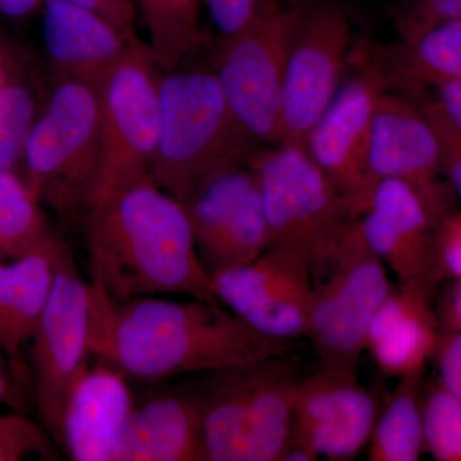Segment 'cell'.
<instances>
[{"label":"cell","mask_w":461,"mask_h":461,"mask_svg":"<svg viewBox=\"0 0 461 461\" xmlns=\"http://www.w3.org/2000/svg\"><path fill=\"white\" fill-rule=\"evenodd\" d=\"M91 290V357L124 377L156 382L203 375L288 350L290 342L263 336L218 302L153 296L118 302L94 285Z\"/></svg>","instance_id":"cell-1"},{"label":"cell","mask_w":461,"mask_h":461,"mask_svg":"<svg viewBox=\"0 0 461 461\" xmlns=\"http://www.w3.org/2000/svg\"><path fill=\"white\" fill-rule=\"evenodd\" d=\"M80 221L91 285L111 299L178 294L218 302L186 209L153 180L98 200Z\"/></svg>","instance_id":"cell-2"},{"label":"cell","mask_w":461,"mask_h":461,"mask_svg":"<svg viewBox=\"0 0 461 461\" xmlns=\"http://www.w3.org/2000/svg\"><path fill=\"white\" fill-rule=\"evenodd\" d=\"M159 124L151 180L184 203L215 173L247 163L257 144L240 124L212 69L158 75Z\"/></svg>","instance_id":"cell-3"},{"label":"cell","mask_w":461,"mask_h":461,"mask_svg":"<svg viewBox=\"0 0 461 461\" xmlns=\"http://www.w3.org/2000/svg\"><path fill=\"white\" fill-rule=\"evenodd\" d=\"M187 388L202 412L208 461H282L303 375L278 357L203 373Z\"/></svg>","instance_id":"cell-4"},{"label":"cell","mask_w":461,"mask_h":461,"mask_svg":"<svg viewBox=\"0 0 461 461\" xmlns=\"http://www.w3.org/2000/svg\"><path fill=\"white\" fill-rule=\"evenodd\" d=\"M269 230V247L286 249L320 277L339 256L359 213L326 177L302 144L281 141L254 153Z\"/></svg>","instance_id":"cell-5"},{"label":"cell","mask_w":461,"mask_h":461,"mask_svg":"<svg viewBox=\"0 0 461 461\" xmlns=\"http://www.w3.org/2000/svg\"><path fill=\"white\" fill-rule=\"evenodd\" d=\"M99 160L98 85L58 81L27 139L23 178L42 205L81 220L93 202Z\"/></svg>","instance_id":"cell-6"},{"label":"cell","mask_w":461,"mask_h":461,"mask_svg":"<svg viewBox=\"0 0 461 461\" xmlns=\"http://www.w3.org/2000/svg\"><path fill=\"white\" fill-rule=\"evenodd\" d=\"M156 69L148 47L136 41L98 85L100 160L91 204L151 180L159 124Z\"/></svg>","instance_id":"cell-7"},{"label":"cell","mask_w":461,"mask_h":461,"mask_svg":"<svg viewBox=\"0 0 461 461\" xmlns=\"http://www.w3.org/2000/svg\"><path fill=\"white\" fill-rule=\"evenodd\" d=\"M288 2L282 141L303 145L348 78L354 26L348 9L338 0Z\"/></svg>","instance_id":"cell-8"},{"label":"cell","mask_w":461,"mask_h":461,"mask_svg":"<svg viewBox=\"0 0 461 461\" xmlns=\"http://www.w3.org/2000/svg\"><path fill=\"white\" fill-rule=\"evenodd\" d=\"M290 21L288 0H267L248 25L222 38L212 68L240 124L257 144L284 139Z\"/></svg>","instance_id":"cell-9"},{"label":"cell","mask_w":461,"mask_h":461,"mask_svg":"<svg viewBox=\"0 0 461 461\" xmlns=\"http://www.w3.org/2000/svg\"><path fill=\"white\" fill-rule=\"evenodd\" d=\"M391 290L386 266L366 247L357 221L339 256L314 280L306 338L321 368L357 373L373 317Z\"/></svg>","instance_id":"cell-10"},{"label":"cell","mask_w":461,"mask_h":461,"mask_svg":"<svg viewBox=\"0 0 461 461\" xmlns=\"http://www.w3.org/2000/svg\"><path fill=\"white\" fill-rule=\"evenodd\" d=\"M93 290L63 245L48 304L32 339L36 408L44 429L62 447L67 402L89 366Z\"/></svg>","instance_id":"cell-11"},{"label":"cell","mask_w":461,"mask_h":461,"mask_svg":"<svg viewBox=\"0 0 461 461\" xmlns=\"http://www.w3.org/2000/svg\"><path fill=\"white\" fill-rule=\"evenodd\" d=\"M215 297L267 338L291 342L308 335L314 277L302 257L269 247L253 262L212 276Z\"/></svg>","instance_id":"cell-12"},{"label":"cell","mask_w":461,"mask_h":461,"mask_svg":"<svg viewBox=\"0 0 461 461\" xmlns=\"http://www.w3.org/2000/svg\"><path fill=\"white\" fill-rule=\"evenodd\" d=\"M388 87L377 60L348 76L303 142L315 165L359 215L377 184L369 168V139L378 100Z\"/></svg>","instance_id":"cell-13"},{"label":"cell","mask_w":461,"mask_h":461,"mask_svg":"<svg viewBox=\"0 0 461 461\" xmlns=\"http://www.w3.org/2000/svg\"><path fill=\"white\" fill-rule=\"evenodd\" d=\"M182 204L211 276L253 262L269 248L262 195L249 162L215 173Z\"/></svg>","instance_id":"cell-14"},{"label":"cell","mask_w":461,"mask_h":461,"mask_svg":"<svg viewBox=\"0 0 461 461\" xmlns=\"http://www.w3.org/2000/svg\"><path fill=\"white\" fill-rule=\"evenodd\" d=\"M378 412L375 396L357 373L320 368L300 379L291 442L318 459H354L369 444Z\"/></svg>","instance_id":"cell-15"},{"label":"cell","mask_w":461,"mask_h":461,"mask_svg":"<svg viewBox=\"0 0 461 461\" xmlns=\"http://www.w3.org/2000/svg\"><path fill=\"white\" fill-rule=\"evenodd\" d=\"M453 208L437 204L400 180L375 184L357 220L364 242L402 282L432 281V249L439 221Z\"/></svg>","instance_id":"cell-16"},{"label":"cell","mask_w":461,"mask_h":461,"mask_svg":"<svg viewBox=\"0 0 461 461\" xmlns=\"http://www.w3.org/2000/svg\"><path fill=\"white\" fill-rule=\"evenodd\" d=\"M369 168L375 181L400 180L453 208L454 193L441 181V147L417 99L384 91L373 117Z\"/></svg>","instance_id":"cell-17"},{"label":"cell","mask_w":461,"mask_h":461,"mask_svg":"<svg viewBox=\"0 0 461 461\" xmlns=\"http://www.w3.org/2000/svg\"><path fill=\"white\" fill-rule=\"evenodd\" d=\"M42 38L58 81L99 85L138 38L107 18L63 0H44Z\"/></svg>","instance_id":"cell-18"},{"label":"cell","mask_w":461,"mask_h":461,"mask_svg":"<svg viewBox=\"0 0 461 461\" xmlns=\"http://www.w3.org/2000/svg\"><path fill=\"white\" fill-rule=\"evenodd\" d=\"M433 286L427 281L402 282L393 287L373 317L366 350L390 377L424 371L432 359L439 336Z\"/></svg>","instance_id":"cell-19"},{"label":"cell","mask_w":461,"mask_h":461,"mask_svg":"<svg viewBox=\"0 0 461 461\" xmlns=\"http://www.w3.org/2000/svg\"><path fill=\"white\" fill-rule=\"evenodd\" d=\"M112 461H208L202 412L189 390L133 405Z\"/></svg>","instance_id":"cell-20"},{"label":"cell","mask_w":461,"mask_h":461,"mask_svg":"<svg viewBox=\"0 0 461 461\" xmlns=\"http://www.w3.org/2000/svg\"><path fill=\"white\" fill-rule=\"evenodd\" d=\"M133 405L123 375L107 364L87 369L67 402L62 448L72 460L112 461Z\"/></svg>","instance_id":"cell-21"},{"label":"cell","mask_w":461,"mask_h":461,"mask_svg":"<svg viewBox=\"0 0 461 461\" xmlns=\"http://www.w3.org/2000/svg\"><path fill=\"white\" fill-rule=\"evenodd\" d=\"M63 245L53 235L26 256L0 263V350L20 381L25 377L23 348L41 323Z\"/></svg>","instance_id":"cell-22"},{"label":"cell","mask_w":461,"mask_h":461,"mask_svg":"<svg viewBox=\"0 0 461 461\" xmlns=\"http://www.w3.org/2000/svg\"><path fill=\"white\" fill-rule=\"evenodd\" d=\"M377 62L388 84L402 87L409 96L424 93L438 81H461V17L399 39Z\"/></svg>","instance_id":"cell-23"},{"label":"cell","mask_w":461,"mask_h":461,"mask_svg":"<svg viewBox=\"0 0 461 461\" xmlns=\"http://www.w3.org/2000/svg\"><path fill=\"white\" fill-rule=\"evenodd\" d=\"M423 375L424 371H420L399 378L373 427L369 460L418 461L426 451L421 414Z\"/></svg>","instance_id":"cell-24"},{"label":"cell","mask_w":461,"mask_h":461,"mask_svg":"<svg viewBox=\"0 0 461 461\" xmlns=\"http://www.w3.org/2000/svg\"><path fill=\"white\" fill-rule=\"evenodd\" d=\"M149 53L163 71L180 67L200 48V0H138Z\"/></svg>","instance_id":"cell-25"},{"label":"cell","mask_w":461,"mask_h":461,"mask_svg":"<svg viewBox=\"0 0 461 461\" xmlns=\"http://www.w3.org/2000/svg\"><path fill=\"white\" fill-rule=\"evenodd\" d=\"M53 235L42 203L25 178L0 169V263L26 256Z\"/></svg>","instance_id":"cell-26"},{"label":"cell","mask_w":461,"mask_h":461,"mask_svg":"<svg viewBox=\"0 0 461 461\" xmlns=\"http://www.w3.org/2000/svg\"><path fill=\"white\" fill-rule=\"evenodd\" d=\"M424 448L437 461H461V402L437 382L421 395Z\"/></svg>","instance_id":"cell-27"},{"label":"cell","mask_w":461,"mask_h":461,"mask_svg":"<svg viewBox=\"0 0 461 461\" xmlns=\"http://www.w3.org/2000/svg\"><path fill=\"white\" fill-rule=\"evenodd\" d=\"M36 104L26 85L7 77L0 86V169L23 163L27 139L35 123Z\"/></svg>","instance_id":"cell-28"},{"label":"cell","mask_w":461,"mask_h":461,"mask_svg":"<svg viewBox=\"0 0 461 461\" xmlns=\"http://www.w3.org/2000/svg\"><path fill=\"white\" fill-rule=\"evenodd\" d=\"M53 437L25 412L0 414V461L59 460Z\"/></svg>","instance_id":"cell-29"},{"label":"cell","mask_w":461,"mask_h":461,"mask_svg":"<svg viewBox=\"0 0 461 461\" xmlns=\"http://www.w3.org/2000/svg\"><path fill=\"white\" fill-rule=\"evenodd\" d=\"M399 39H409L424 30L461 17V0H400L395 9Z\"/></svg>","instance_id":"cell-30"},{"label":"cell","mask_w":461,"mask_h":461,"mask_svg":"<svg viewBox=\"0 0 461 461\" xmlns=\"http://www.w3.org/2000/svg\"><path fill=\"white\" fill-rule=\"evenodd\" d=\"M420 103L427 117L432 123L441 147L442 175L450 185L454 195L461 204V135L442 113L438 104L429 93L412 96Z\"/></svg>","instance_id":"cell-31"},{"label":"cell","mask_w":461,"mask_h":461,"mask_svg":"<svg viewBox=\"0 0 461 461\" xmlns=\"http://www.w3.org/2000/svg\"><path fill=\"white\" fill-rule=\"evenodd\" d=\"M461 281V211L439 221L432 249V281Z\"/></svg>","instance_id":"cell-32"},{"label":"cell","mask_w":461,"mask_h":461,"mask_svg":"<svg viewBox=\"0 0 461 461\" xmlns=\"http://www.w3.org/2000/svg\"><path fill=\"white\" fill-rule=\"evenodd\" d=\"M432 359L438 384L461 402V330H439Z\"/></svg>","instance_id":"cell-33"},{"label":"cell","mask_w":461,"mask_h":461,"mask_svg":"<svg viewBox=\"0 0 461 461\" xmlns=\"http://www.w3.org/2000/svg\"><path fill=\"white\" fill-rule=\"evenodd\" d=\"M63 2L96 12L100 16L111 21L130 38H136V8L132 0H63Z\"/></svg>","instance_id":"cell-34"},{"label":"cell","mask_w":461,"mask_h":461,"mask_svg":"<svg viewBox=\"0 0 461 461\" xmlns=\"http://www.w3.org/2000/svg\"><path fill=\"white\" fill-rule=\"evenodd\" d=\"M430 98L435 100L442 113L461 135V81L446 80L430 85Z\"/></svg>","instance_id":"cell-35"},{"label":"cell","mask_w":461,"mask_h":461,"mask_svg":"<svg viewBox=\"0 0 461 461\" xmlns=\"http://www.w3.org/2000/svg\"><path fill=\"white\" fill-rule=\"evenodd\" d=\"M0 403L12 411L26 412L25 393L20 379L12 372L7 357L0 350Z\"/></svg>","instance_id":"cell-36"},{"label":"cell","mask_w":461,"mask_h":461,"mask_svg":"<svg viewBox=\"0 0 461 461\" xmlns=\"http://www.w3.org/2000/svg\"><path fill=\"white\" fill-rule=\"evenodd\" d=\"M44 0H0V17L23 20L41 9Z\"/></svg>","instance_id":"cell-37"},{"label":"cell","mask_w":461,"mask_h":461,"mask_svg":"<svg viewBox=\"0 0 461 461\" xmlns=\"http://www.w3.org/2000/svg\"><path fill=\"white\" fill-rule=\"evenodd\" d=\"M456 286L448 296L444 309V323L439 330H461V281H456Z\"/></svg>","instance_id":"cell-38"},{"label":"cell","mask_w":461,"mask_h":461,"mask_svg":"<svg viewBox=\"0 0 461 461\" xmlns=\"http://www.w3.org/2000/svg\"><path fill=\"white\" fill-rule=\"evenodd\" d=\"M7 77V67H5V58H3L2 53H0V86L5 84Z\"/></svg>","instance_id":"cell-39"}]
</instances>
